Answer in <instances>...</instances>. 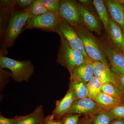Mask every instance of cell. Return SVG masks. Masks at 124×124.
I'll list each match as a JSON object with an SVG mask.
<instances>
[{
    "label": "cell",
    "mask_w": 124,
    "mask_h": 124,
    "mask_svg": "<svg viewBox=\"0 0 124 124\" xmlns=\"http://www.w3.org/2000/svg\"><path fill=\"white\" fill-rule=\"evenodd\" d=\"M73 27L82 40L85 52L93 62H101L109 66L102 42L82 25Z\"/></svg>",
    "instance_id": "obj_1"
},
{
    "label": "cell",
    "mask_w": 124,
    "mask_h": 124,
    "mask_svg": "<svg viewBox=\"0 0 124 124\" xmlns=\"http://www.w3.org/2000/svg\"><path fill=\"white\" fill-rule=\"evenodd\" d=\"M29 17V14L26 11H15L14 9L1 40L0 50L7 51L8 48L13 46L19 34L24 30Z\"/></svg>",
    "instance_id": "obj_2"
},
{
    "label": "cell",
    "mask_w": 124,
    "mask_h": 124,
    "mask_svg": "<svg viewBox=\"0 0 124 124\" xmlns=\"http://www.w3.org/2000/svg\"><path fill=\"white\" fill-rule=\"evenodd\" d=\"M0 67L11 71V78L18 82L29 81L35 70L31 60L19 61L1 55H0Z\"/></svg>",
    "instance_id": "obj_3"
},
{
    "label": "cell",
    "mask_w": 124,
    "mask_h": 124,
    "mask_svg": "<svg viewBox=\"0 0 124 124\" xmlns=\"http://www.w3.org/2000/svg\"><path fill=\"white\" fill-rule=\"evenodd\" d=\"M57 62L66 68L70 75L76 68L87 61L82 54L73 48L65 39L60 37Z\"/></svg>",
    "instance_id": "obj_4"
},
{
    "label": "cell",
    "mask_w": 124,
    "mask_h": 124,
    "mask_svg": "<svg viewBox=\"0 0 124 124\" xmlns=\"http://www.w3.org/2000/svg\"><path fill=\"white\" fill-rule=\"evenodd\" d=\"M56 33L64 38L73 48L79 52L87 62H93L85 52L82 40L73 27L66 22L59 19L56 27Z\"/></svg>",
    "instance_id": "obj_5"
},
{
    "label": "cell",
    "mask_w": 124,
    "mask_h": 124,
    "mask_svg": "<svg viewBox=\"0 0 124 124\" xmlns=\"http://www.w3.org/2000/svg\"><path fill=\"white\" fill-rule=\"evenodd\" d=\"M59 18L50 12L36 16H30L24 29L33 28L51 32H56V27Z\"/></svg>",
    "instance_id": "obj_6"
},
{
    "label": "cell",
    "mask_w": 124,
    "mask_h": 124,
    "mask_svg": "<svg viewBox=\"0 0 124 124\" xmlns=\"http://www.w3.org/2000/svg\"><path fill=\"white\" fill-rule=\"evenodd\" d=\"M59 17L72 27L82 25L79 3L72 0H61L59 11Z\"/></svg>",
    "instance_id": "obj_7"
},
{
    "label": "cell",
    "mask_w": 124,
    "mask_h": 124,
    "mask_svg": "<svg viewBox=\"0 0 124 124\" xmlns=\"http://www.w3.org/2000/svg\"><path fill=\"white\" fill-rule=\"evenodd\" d=\"M93 64L94 77L99 80L103 84L111 83L114 85L124 95L119 78L111 70L109 66L97 61L93 62Z\"/></svg>",
    "instance_id": "obj_8"
},
{
    "label": "cell",
    "mask_w": 124,
    "mask_h": 124,
    "mask_svg": "<svg viewBox=\"0 0 124 124\" xmlns=\"http://www.w3.org/2000/svg\"><path fill=\"white\" fill-rule=\"evenodd\" d=\"M104 110H105L102 108L95 101L87 97L74 101L66 114H77L93 116Z\"/></svg>",
    "instance_id": "obj_9"
},
{
    "label": "cell",
    "mask_w": 124,
    "mask_h": 124,
    "mask_svg": "<svg viewBox=\"0 0 124 124\" xmlns=\"http://www.w3.org/2000/svg\"><path fill=\"white\" fill-rule=\"evenodd\" d=\"M108 60L109 66L113 72L124 73V55L110 42H102Z\"/></svg>",
    "instance_id": "obj_10"
},
{
    "label": "cell",
    "mask_w": 124,
    "mask_h": 124,
    "mask_svg": "<svg viewBox=\"0 0 124 124\" xmlns=\"http://www.w3.org/2000/svg\"><path fill=\"white\" fill-rule=\"evenodd\" d=\"M81 22L83 26L91 32L101 35L102 26L100 20L93 12L79 3Z\"/></svg>",
    "instance_id": "obj_11"
},
{
    "label": "cell",
    "mask_w": 124,
    "mask_h": 124,
    "mask_svg": "<svg viewBox=\"0 0 124 124\" xmlns=\"http://www.w3.org/2000/svg\"><path fill=\"white\" fill-rule=\"evenodd\" d=\"M75 101L73 94L69 89L64 97L61 100L56 101L55 108L51 115L54 119H61L68 112Z\"/></svg>",
    "instance_id": "obj_12"
},
{
    "label": "cell",
    "mask_w": 124,
    "mask_h": 124,
    "mask_svg": "<svg viewBox=\"0 0 124 124\" xmlns=\"http://www.w3.org/2000/svg\"><path fill=\"white\" fill-rule=\"evenodd\" d=\"M110 18L119 25L124 32V6L115 0H103Z\"/></svg>",
    "instance_id": "obj_13"
},
{
    "label": "cell",
    "mask_w": 124,
    "mask_h": 124,
    "mask_svg": "<svg viewBox=\"0 0 124 124\" xmlns=\"http://www.w3.org/2000/svg\"><path fill=\"white\" fill-rule=\"evenodd\" d=\"M93 77V62H85L76 68L70 75V80H78L86 84Z\"/></svg>",
    "instance_id": "obj_14"
},
{
    "label": "cell",
    "mask_w": 124,
    "mask_h": 124,
    "mask_svg": "<svg viewBox=\"0 0 124 124\" xmlns=\"http://www.w3.org/2000/svg\"><path fill=\"white\" fill-rule=\"evenodd\" d=\"M107 36L111 44L120 50L124 41L123 32L119 25L111 18L109 21Z\"/></svg>",
    "instance_id": "obj_15"
},
{
    "label": "cell",
    "mask_w": 124,
    "mask_h": 124,
    "mask_svg": "<svg viewBox=\"0 0 124 124\" xmlns=\"http://www.w3.org/2000/svg\"><path fill=\"white\" fill-rule=\"evenodd\" d=\"M69 89L74 95L75 101L88 97L87 84L78 80H70Z\"/></svg>",
    "instance_id": "obj_16"
},
{
    "label": "cell",
    "mask_w": 124,
    "mask_h": 124,
    "mask_svg": "<svg viewBox=\"0 0 124 124\" xmlns=\"http://www.w3.org/2000/svg\"><path fill=\"white\" fill-rule=\"evenodd\" d=\"M45 117L42 107L39 105L29 115L24 116L18 124H44Z\"/></svg>",
    "instance_id": "obj_17"
},
{
    "label": "cell",
    "mask_w": 124,
    "mask_h": 124,
    "mask_svg": "<svg viewBox=\"0 0 124 124\" xmlns=\"http://www.w3.org/2000/svg\"><path fill=\"white\" fill-rule=\"evenodd\" d=\"M95 101L105 110H109L117 106L124 104V102L119 99L102 92L98 96Z\"/></svg>",
    "instance_id": "obj_18"
},
{
    "label": "cell",
    "mask_w": 124,
    "mask_h": 124,
    "mask_svg": "<svg viewBox=\"0 0 124 124\" xmlns=\"http://www.w3.org/2000/svg\"><path fill=\"white\" fill-rule=\"evenodd\" d=\"M93 4L96 9L100 20L102 23L105 29L106 35L108 36V25L110 17L102 0H93Z\"/></svg>",
    "instance_id": "obj_19"
},
{
    "label": "cell",
    "mask_w": 124,
    "mask_h": 124,
    "mask_svg": "<svg viewBox=\"0 0 124 124\" xmlns=\"http://www.w3.org/2000/svg\"><path fill=\"white\" fill-rule=\"evenodd\" d=\"M102 83L99 80L93 77L87 83L88 97L96 101L98 96L102 92Z\"/></svg>",
    "instance_id": "obj_20"
},
{
    "label": "cell",
    "mask_w": 124,
    "mask_h": 124,
    "mask_svg": "<svg viewBox=\"0 0 124 124\" xmlns=\"http://www.w3.org/2000/svg\"><path fill=\"white\" fill-rule=\"evenodd\" d=\"M15 8L8 7H0V35L1 41L8 23H7L9 15Z\"/></svg>",
    "instance_id": "obj_21"
},
{
    "label": "cell",
    "mask_w": 124,
    "mask_h": 124,
    "mask_svg": "<svg viewBox=\"0 0 124 124\" xmlns=\"http://www.w3.org/2000/svg\"><path fill=\"white\" fill-rule=\"evenodd\" d=\"M91 122L93 124H110L115 119L113 114L109 110H105L92 116Z\"/></svg>",
    "instance_id": "obj_22"
},
{
    "label": "cell",
    "mask_w": 124,
    "mask_h": 124,
    "mask_svg": "<svg viewBox=\"0 0 124 124\" xmlns=\"http://www.w3.org/2000/svg\"><path fill=\"white\" fill-rule=\"evenodd\" d=\"M23 10L27 12L30 16L39 15L48 11L41 0H33L31 5Z\"/></svg>",
    "instance_id": "obj_23"
},
{
    "label": "cell",
    "mask_w": 124,
    "mask_h": 124,
    "mask_svg": "<svg viewBox=\"0 0 124 124\" xmlns=\"http://www.w3.org/2000/svg\"><path fill=\"white\" fill-rule=\"evenodd\" d=\"M102 92L119 99L124 102V95L117 87L111 83L103 84Z\"/></svg>",
    "instance_id": "obj_24"
},
{
    "label": "cell",
    "mask_w": 124,
    "mask_h": 124,
    "mask_svg": "<svg viewBox=\"0 0 124 124\" xmlns=\"http://www.w3.org/2000/svg\"><path fill=\"white\" fill-rule=\"evenodd\" d=\"M48 12L59 17L60 0H41Z\"/></svg>",
    "instance_id": "obj_25"
},
{
    "label": "cell",
    "mask_w": 124,
    "mask_h": 124,
    "mask_svg": "<svg viewBox=\"0 0 124 124\" xmlns=\"http://www.w3.org/2000/svg\"><path fill=\"white\" fill-rule=\"evenodd\" d=\"M0 67V87L1 91L9 82L10 78H11L12 76L11 72L6 70Z\"/></svg>",
    "instance_id": "obj_26"
},
{
    "label": "cell",
    "mask_w": 124,
    "mask_h": 124,
    "mask_svg": "<svg viewBox=\"0 0 124 124\" xmlns=\"http://www.w3.org/2000/svg\"><path fill=\"white\" fill-rule=\"evenodd\" d=\"M80 115L66 114L61 118L62 124H79Z\"/></svg>",
    "instance_id": "obj_27"
},
{
    "label": "cell",
    "mask_w": 124,
    "mask_h": 124,
    "mask_svg": "<svg viewBox=\"0 0 124 124\" xmlns=\"http://www.w3.org/2000/svg\"><path fill=\"white\" fill-rule=\"evenodd\" d=\"M24 116H16L14 118L9 119L3 116L2 115H0V124H18Z\"/></svg>",
    "instance_id": "obj_28"
},
{
    "label": "cell",
    "mask_w": 124,
    "mask_h": 124,
    "mask_svg": "<svg viewBox=\"0 0 124 124\" xmlns=\"http://www.w3.org/2000/svg\"><path fill=\"white\" fill-rule=\"evenodd\" d=\"M109 110L116 119H124V104L117 106Z\"/></svg>",
    "instance_id": "obj_29"
},
{
    "label": "cell",
    "mask_w": 124,
    "mask_h": 124,
    "mask_svg": "<svg viewBox=\"0 0 124 124\" xmlns=\"http://www.w3.org/2000/svg\"><path fill=\"white\" fill-rule=\"evenodd\" d=\"M16 6V0H1L0 1V7L15 8Z\"/></svg>",
    "instance_id": "obj_30"
},
{
    "label": "cell",
    "mask_w": 124,
    "mask_h": 124,
    "mask_svg": "<svg viewBox=\"0 0 124 124\" xmlns=\"http://www.w3.org/2000/svg\"><path fill=\"white\" fill-rule=\"evenodd\" d=\"M33 0H16V5L21 8H25L33 2Z\"/></svg>",
    "instance_id": "obj_31"
},
{
    "label": "cell",
    "mask_w": 124,
    "mask_h": 124,
    "mask_svg": "<svg viewBox=\"0 0 124 124\" xmlns=\"http://www.w3.org/2000/svg\"><path fill=\"white\" fill-rule=\"evenodd\" d=\"M44 124H62V123L61 120L54 119L51 115H50L46 117Z\"/></svg>",
    "instance_id": "obj_32"
},
{
    "label": "cell",
    "mask_w": 124,
    "mask_h": 124,
    "mask_svg": "<svg viewBox=\"0 0 124 124\" xmlns=\"http://www.w3.org/2000/svg\"><path fill=\"white\" fill-rule=\"evenodd\" d=\"M114 73L119 78L124 92V73L120 72H116Z\"/></svg>",
    "instance_id": "obj_33"
},
{
    "label": "cell",
    "mask_w": 124,
    "mask_h": 124,
    "mask_svg": "<svg viewBox=\"0 0 124 124\" xmlns=\"http://www.w3.org/2000/svg\"><path fill=\"white\" fill-rule=\"evenodd\" d=\"M78 1L80 2V4L84 6L90 5L91 3H93V1L90 0H79Z\"/></svg>",
    "instance_id": "obj_34"
},
{
    "label": "cell",
    "mask_w": 124,
    "mask_h": 124,
    "mask_svg": "<svg viewBox=\"0 0 124 124\" xmlns=\"http://www.w3.org/2000/svg\"><path fill=\"white\" fill-rule=\"evenodd\" d=\"M110 124H124V119H116L111 122Z\"/></svg>",
    "instance_id": "obj_35"
},
{
    "label": "cell",
    "mask_w": 124,
    "mask_h": 124,
    "mask_svg": "<svg viewBox=\"0 0 124 124\" xmlns=\"http://www.w3.org/2000/svg\"><path fill=\"white\" fill-rule=\"evenodd\" d=\"M91 122V121H90L89 120H85V121L84 120L82 121L79 122V124H92Z\"/></svg>",
    "instance_id": "obj_36"
},
{
    "label": "cell",
    "mask_w": 124,
    "mask_h": 124,
    "mask_svg": "<svg viewBox=\"0 0 124 124\" xmlns=\"http://www.w3.org/2000/svg\"><path fill=\"white\" fill-rule=\"evenodd\" d=\"M123 35H124V41H123V44H122V47L119 50L124 55V32H123Z\"/></svg>",
    "instance_id": "obj_37"
},
{
    "label": "cell",
    "mask_w": 124,
    "mask_h": 124,
    "mask_svg": "<svg viewBox=\"0 0 124 124\" xmlns=\"http://www.w3.org/2000/svg\"><path fill=\"white\" fill-rule=\"evenodd\" d=\"M115 0L117 3H119L121 4L124 6V0Z\"/></svg>",
    "instance_id": "obj_38"
}]
</instances>
